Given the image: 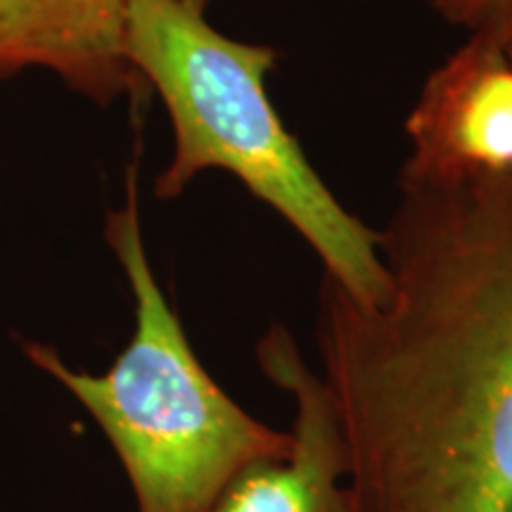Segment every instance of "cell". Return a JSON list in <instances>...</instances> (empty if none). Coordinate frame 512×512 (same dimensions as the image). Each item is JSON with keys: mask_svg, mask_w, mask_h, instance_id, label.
Here are the masks:
<instances>
[{"mask_svg": "<svg viewBox=\"0 0 512 512\" xmlns=\"http://www.w3.org/2000/svg\"><path fill=\"white\" fill-rule=\"evenodd\" d=\"M377 233L387 297L316 313L354 512H512V171L401 166Z\"/></svg>", "mask_w": 512, "mask_h": 512, "instance_id": "cell-1", "label": "cell"}, {"mask_svg": "<svg viewBox=\"0 0 512 512\" xmlns=\"http://www.w3.org/2000/svg\"><path fill=\"white\" fill-rule=\"evenodd\" d=\"M126 55L162 98L174 133L155 181L159 200L183 195L204 171H226L302 235L349 297H387L380 233L337 200L275 112L266 83L278 50L226 36L181 0H131Z\"/></svg>", "mask_w": 512, "mask_h": 512, "instance_id": "cell-2", "label": "cell"}, {"mask_svg": "<svg viewBox=\"0 0 512 512\" xmlns=\"http://www.w3.org/2000/svg\"><path fill=\"white\" fill-rule=\"evenodd\" d=\"M105 240L133 299L131 339L112 366L95 375L53 344L17 347L100 427L136 512H214L247 467L290 453L292 432L247 413L197 358L147 254L136 166L126 171L124 204L107 211Z\"/></svg>", "mask_w": 512, "mask_h": 512, "instance_id": "cell-3", "label": "cell"}, {"mask_svg": "<svg viewBox=\"0 0 512 512\" xmlns=\"http://www.w3.org/2000/svg\"><path fill=\"white\" fill-rule=\"evenodd\" d=\"M254 354L266 380L294 403L292 448L285 458L247 467L214 512H354L347 453L318 370L283 323L268 325Z\"/></svg>", "mask_w": 512, "mask_h": 512, "instance_id": "cell-4", "label": "cell"}, {"mask_svg": "<svg viewBox=\"0 0 512 512\" xmlns=\"http://www.w3.org/2000/svg\"><path fill=\"white\" fill-rule=\"evenodd\" d=\"M411 157L425 176L512 171V55L467 38L427 76L406 119Z\"/></svg>", "mask_w": 512, "mask_h": 512, "instance_id": "cell-5", "label": "cell"}, {"mask_svg": "<svg viewBox=\"0 0 512 512\" xmlns=\"http://www.w3.org/2000/svg\"><path fill=\"white\" fill-rule=\"evenodd\" d=\"M131 0H0V79L48 69L83 98L110 105L138 91L126 55Z\"/></svg>", "mask_w": 512, "mask_h": 512, "instance_id": "cell-6", "label": "cell"}, {"mask_svg": "<svg viewBox=\"0 0 512 512\" xmlns=\"http://www.w3.org/2000/svg\"><path fill=\"white\" fill-rule=\"evenodd\" d=\"M430 8L467 38H479L512 53V0H427Z\"/></svg>", "mask_w": 512, "mask_h": 512, "instance_id": "cell-7", "label": "cell"}, {"mask_svg": "<svg viewBox=\"0 0 512 512\" xmlns=\"http://www.w3.org/2000/svg\"><path fill=\"white\" fill-rule=\"evenodd\" d=\"M181 3L188 5V8H192V10H197V12H207L211 0H181Z\"/></svg>", "mask_w": 512, "mask_h": 512, "instance_id": "cell-8", "label": "cell"}, {"mask_svg": "<svg viewBox=\"0 0 512 512\" xmlns=\"http://www.w3.org/2000/svg\"><path fill=\"white\" fill-rule=\"evenodd\" d=\"M510 55H512V53H510Z\"/></svg>", "mask_w": 512, "mask_h": 512, "instance_id": "cell-9", "label": "cell"}]
</instances>
